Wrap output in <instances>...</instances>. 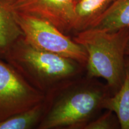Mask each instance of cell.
Wrapping results in <instances>:
<instances>
[{
    "label": "cell",
    "instance_id": "52a82bcc",
    "mask_svg": "<svg viewBox=\"0 0 129 129\" xmlns=\"http://www.w3.org/2000/svg\"><path fill=\"white\" fill-rule=\"evenodd\" d=\"M14 0H0V55L23 37L16 19Z\"/></svg>",
    "mask_w": 129,
    "mask_h": 129
},
{
    "label": "cell",
    "instance_id": "7c38bea8",
    "mask_svg": "<svg viewBox=\"0 0 129 129\" xmlns=\"http://www.w3.org/2000/svg\"><path fill=\"white\" fill-rule=\"evenodd\" d=\"M120 128L117 115L113 111L106 109V112L94 118L88 122L84 129H117Z\"/></svg>",
    "mask_w": 129,
    "mask_h": 129
},
{
    "label": "cell",
    "instance_id": "6da1fadb",
    "mask_svg": "<svg viewBox=\"0 0 129 129\" xmlns=\"http://www.w3.org/2000/svg\"><path fill=\"white\" fill-rule=\"evenodd\" d=\"M112 94L96 78L81 76L46 95V110L38 129H84Z\"/></svg>",
    "mask_w": 129,
    "mask_h": 129
},
{
    "label": "cell",
    "instance_id": "4fadbf2b",
    "mask_svg": "<svg viewBox=\"0 0 129 129\" xmlns=\"http://www.w3.org/2000/svg\"><path fill=\"white\" fill-rule=\"evenodd\" d=\"M125 53H126V55L129 56V41L128 42V44H127L126 51H125Z\"/></svg>",
    "mask_w": 129,
    "mask_h": 129
},
{
    "label": "cell",
    "instance_id": "5b68a950",
    "mask_svg": "<svg viewBox=\"0 0 129 129\" xmlns=\"http://www.w3.org/2000/svg\"><path fill=\"white\" fill-rule=\"evenodd\" d=\"M45 97L10 64L0 59V122L33 107Z\"/></svg>",
    "mask_w": 129,
    "mask_h": 129
},
{
    "label": "cell",
    "instance_id": "3957f363",
    "mask_svg": "<svg viewBox=\"0 0 129 129\" xmlns=\"http://www.w3.org/2000/svg\"><path fill=\"white\" fill-rule=\"evenodd\" d=\"M72 39L83 47L87 54L86 75L103 78L112 94L115 93L124 75L129 29L109 32L88 28L76 32Z\"/></svg>",
    "mask_w": 129,
    "mask_h": 129
},
{
    "label": "cell",
    "instance_id": "9c48e42d",
    "mask_svg": "<svg viewBox=\"0 0 129 129\" xmlns=\"http://www.w3.org/2000/svg\"><path fill=\"white\" fill-rule=\"evenodd\" d=\"M104 109L117 115L121 129H129V56L125 60L124 75L120 88L105 101Z\"/></svg>",
    "mask_w": 129,
    "mask_h": 129
},
{
    "label": "cell",
    "instance_id": "5bb4252c",
    "mask_svg": "<svg viewBox=\"0 0 129 129\" xmlns=\"http://www.w3.org/2000/svg\"><path fill=\"white\" fill-rule=\"evenodd\" d=\"M80 1V0H75V3H77V2H78V1Z\"/></svg>",
    "mask_w": 129,
    "mask_h": 129
},
{
    "label": "cell",
    "instance_id": "8992f818",
    "mask_svg": "<svg viewBox=\"0 0 129 129\" xmlns=\"http://www.w3.org/2000/svg\"><path fill=\"white\" fill-rule=\"evenodd\" d=\"M18 12L44 19L67 35L74 32L75 0H14Z\"/></svg>",
    "mask_w": 129,
    "mask_h": 129
},
{
    "label": "cell",
    "instance_id": "277c9868",
    "mask_svg": "<svg viewBox=\"0 0 129 129\" xmlns=\"http://www.w3.org/2000/svg\"><path fill=\"white\" fill-rule=\"evenodd\" d=\"M16 19L26 43L35 48L69 58L85 67V49L48 21L16 11Z\"/></svg>",
    "mask_w": 129,
    "mask_h": 129
},
{
    "label": "cell",
    "instance_id": "30bf717a",
    "mask_svg": "<svg viewBox=\"0 0 129 129\" xmlns=\"http://www.w3.org/2000/svg\"><path fill=\"white\" fill-rule=\"evenodd\" d=\"M115 0H80L75 5L74 32L87 29Z\"/></svg>",
    "mask_w": 129,
    "mask_h": 129
},
{
    "label": "cell",
    "instance_id": "8fae6325",
    "mask_svg": "<svg viewBox=\"0 0 129 129\" xmlns=\"http://www.w3.org/2000/svg\"><path fill=\"white\" fill-rule=\"evenodd\" d=\"M46 102H43L0 122V129H30L38 127L43 118Z\"/></svg>",
    "mask_w": 129,
    "mask_h": 129
},
{
    "label": "cell",
    "instance_id": "7a4b0ae2",
    "mask_svg": "<svg viewBox=\"0 0 129 129\" xmlns=\"http://www.w3.org/2000/svg\"><path fill=\"white\" fill-rule=\"evenodd\" d=\"M8 63L45 96L71 80L82 76L85 67L69 58L40 50L23 37L3 55Z\"/></svg>",
    "mask_w": 129,
    "mask_h": 129
},
{
    "label": "cell",
    "instance_id": "ba28073f",
    "mask_svg": "<svg viewBox=\"0 0 129 129\" xmlns=\"http://www.w3.org/2000/svg\"><path fill=\"white\" fill-rule=\"evenodd\" d=\"M88 28L109 32L129 29V0H115Z\"/></svg>",
    "mask_w": 129,
    "mask_h": 129
}]
</instances>
